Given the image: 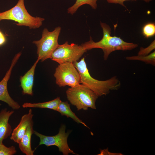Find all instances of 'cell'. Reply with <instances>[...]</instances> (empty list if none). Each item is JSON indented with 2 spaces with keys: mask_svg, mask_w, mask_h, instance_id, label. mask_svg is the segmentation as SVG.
<instances>
[{
  "mask_svg": "<svg viewBox=\"0 0 155 155\" xmlns=\"http://www.w3.org/2000/svg\"><path fill=\"white\" fill-rule=\"evenodd\" d=\"M61 30L60 26L56 27L51 32L44 28L42 31L41 39L33 42L37 46V59L43 62L50 59L53 52L59 45L58 39Z\"/></svg>",
  "mask_w": 155,
  "mask_h": 155,
  "instance_id": "cell-5",
  "label": "cell"
},
{
  "mask_svg": "<svg viewBox=\"0 0 155 155\" xmlns=\"http://www.w3.org/2000/svg\"><path fill=\"white\" fill-rule=\"evenodd\" d=\"M100 25L103 32L102 38L98 42H95L90 36L89 41L86 42L88 50L94 48L102 49L104 60H107L109 55L114 51L130 50L138 46L137 44L125 42L120 37L111 36V29L106 24L100 22Z\"/></svg>",
  "mask_w": 155,
  "mask_h": 155,
  "instance_id": "cell-2",
  "label": "cell"
},
{
  "mask_svg": "<svg viewBox=\"0 0 155 155\" xmlns=\"http://www.w3.org/2000/svg\"><path fill=\"white\" fill-rule=\"evenodd\" d=\"M107 2L110 3L118 4L121 6L125 7L127 9L126 7L124 4V2L128 1H136L137 0H106ZM145 2L148 3L152 1V0H142Z\"/></svg>",
  "mask_w": 155,
  "mask_h": 155,
  "instance_id": "cell-21",
  "label": "cell"
},
{
  "mask_svg": "<svg viewBox=\"0 0 155 155\" xmlns=\"http://www.w3.org/2000/svg\"><path fill=\"white\" fill-rule=\"evenodd\" d=\"M62 115L66 116L67 117H70L78 123H81L85 126L89 128L84 122L80 119L71 111L70 105L67 102L61 101L57 109Z\"/></svg>",
  "mask_w": 155,
  "mask_h": 155,
  "instance_id": "cell-15",
  "label": "cell"
},
{
  "mask_svg": "<svg viewBox=\"0 0 155 155\" xmlns=\"http://www.w3.org/2000/svg\"><path fill=\"white\" fill-rule=\"evenodd\" d=\"M143 35L147 38L154 36L155 34V24L154 23H149L143 26L142 29Z\"/></svg>",
  "mask_w": 155,
  "mask_h": 155,
  "instance_id": "cell-18",
  "label": "cell"
},
{
  "mask_svg": "<svg viewBox=\"0 0 155 155\" xmlns=\"http://www.w3.org/2000/svg\"><path fill=\"white\" fill-rule=\"evenodd\" d=\"M20 52L14 57L8 70L1 81L0 82V100L7 103L14 110H18L20 108L18 103L15 101L9 95L7 90V82L11 76L12 70L21 55Z\"/></svg>",
  "mask_w": 155,
  "mask_h": 155,
  "instance_id": "cell-9",
  "label": "cell"
},
{
  "mask_svg": "<svg viewBox=\"0 0 155 155\" xmlns=\"http://www.w3.org/2000/svg\"><path fill=\"white\" fill-rule=\"evenodd\" d=\"M13 111L3 109L0 112V144L11 134L12 129L8 122L10 117L14 113Z\"/></svg>",
  "mask_w": 155,
  "mask_h": 155,
  "instance_id": "cell-11",
  "label": "cell"
},
{
  "mask_svg": "<svg viewBox=\"0 0 155 155\" xmlns=\"http://www.w3.org/2000/svg\"><path fill=\"white\" fill-rule=\"evenodd\" d=\"M73 63L79 73L81 83L93 91L98 97L106 95L111 91L118 90L121 86L120 81L116 76L105 80H99L92 77L89 72L84 57L80 61Z\"/></svg>",
  "mask_w": 155,
  "mask_h": 155,
  "instance_id": "cell-1",
  "label": "cell"
},
{
  "mask_svg": "<svg viewBox=\"0 0 155 155\" xmlns=\"http://www.w3.org/2000/svg\"><path fill=\"white\" fill-rule=\"evenodd\" d=\"M16 152L14 146L7 147L3 143L0 144V155H13Z\"/></svg>",
  "mask_w": 155,
  "mask_h": 155,
  "instance_id": "cell-19",
  "label": "cell"
},
{
  "mask_svg": "<svg viewBox=\"0 0 155 155\" xmlns=\"http://www.w3.org/2000/svg\"><path fill=\"white\" fill-rule=\"evenodd\" d=\"M1 21V20H0V21Z\"/></svg>",
  "mask_w": 155,
  "mask_h": 155,
  "instance_id": "cell-23",
  "label": "cell"
},
{
  "mask_svg": "<svg viewBox=\"0 0 155 155\" xmlns=\"http://www.w3.org/2000/svg\"><path fill=\"white\" fill-rule=\"evenodd\" d=\"M155 48V40H154L147 47L144 48L141 47L138 53V55L146 56L148 55Z\"/></svg>",
  "mask_w": 155,
  "mask_h": 155,
  "instance_id": "cell-20",
  "label": "cell"
},
{
  "mask_svg": "<svg viewBox=\"0 0 155 155\" xmlns=\"http://www.w3.org/2000/svg\"><path fill=\"white\" fill-rule=\"evenodd\" d=\"M39 61L37 59L30 69L23 76L20 78L21 86L22 89V93L24 94L30 95L33 94L32 88L34 71L36 65Z\"/></svg>",
  "mask_w": 155,
  "mask_h": 155,
  "instance_id": "cell-12",
  "label": "cell"
},
{
  "mask_svg": "<svg viewBox=\"0 0 155 155\" xmlns=\"http://www.w3.org/2000/svg\"><path fill=\"white\" fill-rule=\"evenodd\" d=\"M24 1V0H19L17 4L11 9L0 12V20H13L18 22L17 25L28 26L30 29L40 27L44 19L30 15L26 9Z\"/></svg>",
  "mask_w": 155,
  "mask_h": 155,
  "instance_id": "cell-3",
  "label": "cell"
},
{
  "mask_svg": "<svg viewBox=\"0 0 155 155\" xmlns=\"http://www.w3.org/2000/svg\"><path fill=\"white\" fill-rule=\"evenodd\" d=\"M33 125V122H32L28 126L25 134L18 143L21 151L26 155H33L34 152L31 146V137L34 131Z\"/></svg>",
  "mask_w": 155,
  "mask_h": 155,
  "instance_id": "cell-13",
  "label": "cell"
},
{
  "mask_svg": "<svg viewBox=\"0 0 155 155\" xmlns=\"http://www.w3.org/2000/svg\"><path fill=\"white\" fill-rule=\"evenodd\" d=\"M97 0H76L75 3L67 9V13L71 15L73 14L78 8L85 4L89 5L92 8L96 9L97 7Z\"/></svg>",
  "mask_w": 155,
  "mask_h": 155,
  "instance_id": "cell-16",
  "label": "cell"
},
{
  "mask_svg": "<svg viewBox=\"0 0 155 155\" xmlns=\"http://www.w3.org/2000/svg\"><path fill=\"white\" fill-rule=\"evenodd\" d=\"M88 51L86 42L79 45L74 43L69 44L66 41L59 44L53 52L50 59L59 64L66 62L77 61Z\"/></svg>",
  "mask_w": 155,
  "mask_h": 155,
  "instance_id": "cell-6",
  "label": "cell"
},
{
  "mask_svg": "<svg viewBox=\"0 0 155 155\" xmlns=\"http://www.w3.org/2000/svg\"><path fill=\"white\" fill-rule=\"evenodd\" d=\"M129 60H138L145 62L146 64L155 65V51L146 56H128L125 57Z\"/></svg>",
  "mask_w": 155,
  "mask_h": 155,
  "instance_id": "cell-17",
  "label": "cell"
},
{
  "mask_svg": "<svg viewBox=\"0 0 155 155\" xmlns=\"http://www.w3.org/2000/svg\"><path fill=\"white\" fill-rule=\"evenodd\" d=\"M5 37L0 30V46L3 45L5 42Z\"/></svg>",
  "mask_w": 155,
  "mask_h": 155,
  "instance_id": "cell-22",
  "label": "cell"
},
{
  "mask_svg": "<svg viewBox=\"0 0 155 155\" xmlns=\"http://www.w3.org/2000/svg\"><path fill=\"white\" fill-rule=\"evenodd\" d=\"M66 94L68 100L76 107L78 111L87 110L88 108L96 109L95 102L98 96L83 84L68 88Z\"/></svg>",
  "mask_w": 155,
  "mask_h": 155,
  "instance_id": "cell-4",
  "label": "cell"
},
{
  "mask_svg": "<svg viewBox=\"0 0 155 155\" xmlns=\"http://www.w3.org/2000/svg\"><path fill=\"white\" fill-rule=\"evenodd\" d=\"M65 129V125H62L58 134L53 136L45 135L34 131V133L40 138L39 145H44L48 147L55 146L58 148L59 151L62 152L64 155H68L70 153L76 154L69 148L67 144V139L71 131L66 133Z\"/></svg>",
  "mask_w": 155,
  "mask_h": 155,
  "instance_id": "cell-8",
  "label": "cell"
},
{
  "mask_svg": "<svg viewBox=\"0 0 155 155\" xmlns=\"http://www.w3.org/2000/svg\"><path fill=\"white\" fill-rule=\"evenodd\" d=\"M54 76L56 79V84L60 87L66 86L73 87L81 83L79 73L71 62H66L59 64L55 69Z\"/></svg>",
  "mask_w": 155,
  "mask_h": 155,
  "instance_id": "cell-7",
  "label": "cell"
},
{
  "mask_svg": "<svg viewBox=\"0 0 155 155\" xmlns=\"http://www.w3.org/2000/svg\"><path fill=\"white\" fill-rule=\"evenodd\" d=\"M33 116L32 110L30 109L28 113L22 117L19 124L13 130L11 133V140L18 144L20 142L28 126L33 122Z\"/></svg>",
  "mask_w": 155,
  "mask_h": 155,
  "instance_id": "cell-10",
  "label": "cell"
},
{
  "mask_svg": "<svg viewBox=\"0 0 155 155\" xmlns=\"http://www.w3.org/2000/svg\"><path fill=\"white\" fill-rule=\"evenodd\" d=\"M61 101L60 97H58L53 100L43 102L33 103H25L22 105V107L24 108H46L57 111Z\"/></svg>",
  "mask_w": 155,
  "mask_h": 155,
  "instance_id": "cell-14",
  "label": "cell"
}]
</instances>
